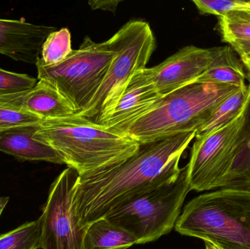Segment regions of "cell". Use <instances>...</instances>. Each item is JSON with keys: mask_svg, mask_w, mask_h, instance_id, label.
<instances>
[{"mask_svg": "<svg viewBox=\"0 0 250 249\" xmlns=\"http://www.w3.org/2000/svg\"><path fill=\"white\" fill-rule=\"evenodd\" d=\"M195 134L188 132L140 144L124 160L79 175L73 206L80 225L88 228L137 194L176 179L181 156Z\"/></svg>", "mask_w": 250, "mask_h": 249, "instance_id": "cell-1", "label": "cell"}, {"mask_svg": "<svg viewBox=\"0 0 250 249\" xmlns=\"http://www.w3.org/2000/svg\"><path fill=\"white\" fill-rule=\"evenodd\" d=\"M34 138L52 147L79 175L117 163L132 156L140 144L93 120L76 114L42 120Z\"/></svg>", "mask_w": 250, "mask_h": 249, "instance_id": "cell-2", "label": "cell"}, {"mask_svg": "<svg viewBox=\"0 0 250 249\" xmlns=\"http://www.w3.org/2000/svg\"><path fill=\"white\" fill-rule=\"evenodd\" d=\"M241 87L193 83L163 96L137 120L126 135L139 144L197 131L216 110Z\"/></svg>", "mask_w": 250, "mask_h": 249, "instance_id": "cell-3", "label": "cell"}, {"mask_svg": "<svg viewBox=\"0 0 250 249\" xmlns=\"http://www.w3.org/2000/svg\"><path fill=\"white\" fill-rule=\"evenodd\" d=\"M175 230L222 249H250V192L220 188L195 197Z\"/></svg>", "mask_w": 250, "mask_h": 249, "instance_id": "cell-4", "label": "cell"}, {"mask_svg": "<svg viewBox=\"0 0 250 249\" xmlns=\"http://www.w3.org/2000/svg\"><path fill=\"white\" fill-rule=\"evenodd\" d=\"M190 191L185 166L176 179L137 194L104 218L132 234L138 244L153 242L175 228Z\"/></svg>", "mask_w": 250, "mask_h": 249, "instance_id": "cell-5", "label": "cell"}, {"mask_svg": "<svg viewBox=\"0 0 250 249\" xmlns=\"http://www.w3.org/2000/svg\"><path fill=\"white\" fill-rule=\"evenodd\" d=\"M115 55L108 40L96 42L86 37L79 49L58 64L45 65L40 58L35 64L38 78L54 86L80 114L93 99Z\"/></svg>", "mask_w": 250, "mask_h": 249, "instance_id": "cell-6", "label": "cell"}, {"mask_svg": "<svg viewBox=\"0 0 250 249\" xmlns=\"http://www.w3.org/2000/svg\"><path fill=\"white\" fill-rule=\"evenodd\" d=\"M116 55L87 108L79 115L94 120L102 112L131 77L146 68L155 47V39L149 24L141 20H129L109 39Z\"/></svg>", "mask_w": 250, "mask_h": 249, "instance_id": "cell-7", "label": "cell"}, {"mask_svg": "<svg viewBox=\"0 0 250 249\" xmlns=\"http://www.w3.org/2000/svg\"><path fill=\"white\" fill-rule=\"evenodd\" d=\"M250 97L232 121L207 135L195 138L186 165L191 191L200 192L223 187L239 149Z\"/></svg>", "mask_w": 250, "mask_h": 249, "instance_id": "cell-8", "label": "cell"}, {"mask_svg": "<svg viewBox=\"0 0 250 249\" xmlns=\"http://www.w3.org/2000/svg\"><path fill=\"white\" fill-rule=\"evenodd\" d=\"M79 177L76 170L67 168L51 184L42 214L38 219L41 225V249H85L88 228L80 225L73 206Z\"/></svg>", "mask_w": 250, "mask_h": 249, "instance_id": "cell-9", "label": "cell"}, {"mask_svg": "<svg viewBox=\"0 0 250 249\" xmlns=\"http://www.w3.org/2000/svg\"><path fill=\"white\" fill-rule=\"evenodd\" d=\"M162 97L144 69L131 77L93 121L126 135L131 125L152 109Z\"/></svg>", "mask_w": 250, "mask_h": 249, "instance_id": "cell-10", "label": "cell"}, {"mask_svg": "<svg viewBox=\"0 0 250 249\" xmlns=\"http://www.w3.org/2000/svg\"><path fill=\"white\" fill-rule=\"evenodd\" d=\"M221 48L188 45L160 64L146 68L147 73L157 92L163 97L195 83L208 70Z\"/></svg>", "mask_w": 250, "mask_h": 249, "instance_id": "cell-11", "label": "cell"}, {"mask_svg": "<svg viewBox=\"0 0 250 249\" xmlns=\"http://www.w3.org/2000/svg\"><path fill=\"white\" fill-rule=\"evenodd\" d=\"M54 26L36 25L24 19H0V54L15 61L36 64L42 46Z\"/></svg>", "mask_w": 250, "mask_h": 249, "instance_id": "cell-12", "label": "cell"}, {"mask_svg": "<svg viewBox=\"0 0 250 249\" xmlns=\"http://www.w3.org/2000/svg\"><path fill=\"white\" fill-rule=\"evenodd\" d=\"M0 105L34 114L42 120L76 114L70 102L54 86L42 80L32 89L0 96Z\"/></svg>", "mask_w": 250, "mask_h": 249, "instance_id": "cell-13", "label": "cell"}, {"mask_svg": "<svg viewBox=\"0 0 250 249\" xmlns=\"http://www.w3.org/2000/svg\"><path fill=\"white\" fill-rule=\"evenodd\" d=\"M39 124L22 126L0 133V152L22 162H47L63 165L62 156L51 146L34 138Z\"/></svg>", "mask_w": 250, "mask_h": 249, "instance_id": "cell-14", "label": "cell"}, {"mask_svg": "<svg viewBox=\"0 0 250 249\" xmlns=\"http://www.w3.org/2000/svg\"><path fill=\"white\" fill-rule=\"evenodd\" d=\"M245 66L230 46L222 47L221 51L214 58L212 64L195 83L229 85L242 87L247 85Z\"/></svg>", "mask_w": 250, "mask_h": 249, "instance_id": "cell-15", "label": "cell"}, {"mask_svg": "<svg viewBox=\"0 0 250 249\" xmlns=\"http://www.w3.org/2000/svg\"><path fill=\"white\" fill-rule=\"evenodd\" d=\"M135 244L138 241L132 234L105 218L89 225L85 235V249H126Z\"/></svg>", "mask_w": 250, "mask_h": 249, "instance_id": "cell-16", "label": "cell"}, {"mask_svg": "<svg viewBox=\"0 0 250 249\" xmlns=\"http://www.w3.org/2000/svg\"><path fill=\"white\" fill-rule=\"evenodd\" d=\"M222 188L250 192V97L241 132L239 149Z\"/></svg>", "mask_w": 250, "mask_h": 249, "instance_id": "cell-17", "label": "cell"}, {"mask_svg": "<svg viewBox=\"0 0 250 249\" xmlns=\"http://www.w3.org/2000/svg\"><path fill=\"white\" fill-rule=\"evenodd\" d=\"M250 96V80L249 84L241 87L216 110L211 118L197 130L195 138L207 135L232 121L242 111Z\"/></svg>", "mask_w": 250, "mask_h": 249, "instance_id": "cell-18", "label": "cell"}, {"mask_svg": "<svg viewBox=\"0 0 250 249\" xmlns=\"http://www.w3.org/2000/svg\"><path fill=\"white\" fill-rule=\"evenodd\" d=\"M217 29L222 41L229 45L250 42V10L232 12L220 16Z\"/></svg>", "mask_w": 250, "mask_h": 249, "instance_id": "cell-19", "label": "cell"}, {"mask_svg": "<svg viewBox=\"0 0 250 249\" xmlns=\"http://www.w3.org/2000/svg\"><path fill=\"white\" fill-rule=\"evenodd\" d=\"M39 219L26 222L5 234L0 235V249H41Z\"/></svg>", "mask_w": 250, "mask_h": 249, "instance_id": "cell-20", "label": "cell"}, {"mask_svg": "<svg viewBox=\"0 0 250 249\" xmlns=\"http://www.w3.org/2000/svg\"><path fill=\"white\" fill-rule=\"evenodd\" d=\"M72 51L71 34L62 28L48 35L42 45L41 58L45 65H54L64 61Z\"/></svg>", "mask_w": 250, "mask_h": 249, "instance_id": "cell-21", "label": "cell"}, {"mask_svg": "<svg viewBox=\"0 0 250 249\" xmlns=\"http://www.w3.org/2000/svg\"><path fill=\"white\" fill-rule=\"evenodd\" d=\"M201 14L217 17L232 12L250 10V1L242 0H193Z\"/></svg>", "mask_w": 250, "mask_h": 249, "instance_id": "cell-22", "label": "cell"}, {"mask_svg": "<svg viewBox=\"0 0 250 249\" xmlns=\"http://www.w3.org/2000/svg\"><path fill=\"white\" fill-rule=\"evenodd\" d=\"M37 83V79L32 76L0 68V96L32 89Z\"/></svg>", "mask_w": 250, "mask_h": 249, "instance_id": "cell-23", "label": "cell"}, {"mask_svg": "<svg viewBox=\"0 0 250 249\" xmlns=\"http://www.w3.org/2000/svg\"><path fill=\"white\" fill-rule=\"evenodd\" d=\"M42 121L34 114L0 105V133L16 127L39 124Z\"/></svg>", "mask_w": 250, "mask_h": 249, "instance_id": "cell-24", "label": "cell"}, {"mask_svg": "<svg viewBox=\"0 0 250 249\" xmlns=\"http://www.w3.org/2000/svg\"><path fill=\"white\" fill-rule=\"evenodd\" d=\"M121 2V1H117V0H107V1H89V4L93 10H103L106 11L112 12L114 13L117 10L118 4Z\"/></svg>", "mask_w": 250, "mask_h": 249, "instance_id": "cell-25", "label": "cell"}, {"mask_svg": "<svg viewBox=\"0 0 250 249\" xmlns=\"http://www.w3.org/2000/svg\"><path fill=\"white\" fill-rule=\"evenodd\" d=\"M240 58L245 66V68L246 69L247 73H248L247 75L249 76L250 78V58L247 57H241Z\"/></svg>", "mask_w": 250, "mask_h": 249, "instance_id": "cell-26", "label": "cell"}, {"mask_svg": "<svg viewBox=\"0 0 250 249\" xmlns=\"http://www.w3.org/2000/svg\"><path fill=\"white\" fill-rule=\"evenodd\" d=\"M205 247L206 249H222L219 248L217 246L214 245V244H211V243L207 242V241H205Z\"/></svg>", "mask_w": 250, "mask_h": 249, "instance_id": "cell-27", "label": "cell"}]
</instances>
